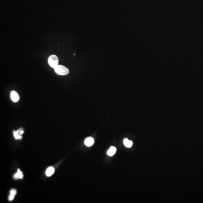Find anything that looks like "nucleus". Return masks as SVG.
I'll return each mask as SVG.
<instances>
[{
	"label": "nucleus",
	"instance_id": "nucleus-4",
	"mask_svg": "<svg viewBox=\"0 0 203 203\" xmlns=\"http://www.w3.org/2000/svg\"><path fill=\"white\" fill-rule=\"evenodd\" d=\"M94 143V140L92 137H89L87 138L85 140L84 143L87 146L90 147L93 145Z\"/></svg>",
	"mask_w": 203,
	"mask_h": 203
},
{
	"label": "nucleus",
	"instance_id": "nucleus-11",
	"mask_svg": "<svg viewBox=\"0 0 203 203\" xmlns=\"http://www.w3.org/2000/svg\"><path fill=\"white\" fill-rule=\"evenodd\" d=\"M24 131L23 130H21V129H19V134L20 135H22V134H24Z\"/></svg>",
	"mask_w": 203,
	"mask_h": 203
},
{
	"label": "nucleus",
	"instance_id": "nucleus-1",
	"mask_svg": "<svg viewBox=\"0 0 203 203\" xmlns=\"http://www.w3.org/2000/svg\"><path fill=\"white\" fill-rule=\"evenodd\" d=\"M54 70L55 73L58 75H67L69 73V70L67 67L61 65H58Z\"/></svg>",
	"mask_w": 203,
	"mask_h": 203
},
{
	"label": "nucleus",
	"instance_id": "nucleus-8",
	"mask_svg": "<svg viewBox=\"0 0 203 203\" xmlns=\"http://www.w3.org/2000/svg\"><path fill=\"white\" fill-rule=\"evenodd\" d=\"M55 172V169L53 167H50L48 168L46 172L47 176H50L52 175Z\"/></svg>",
	"mask_w": 203,
	"mask_h": 203
},
{
	"label": "nucleus",
	"instance_id": "nucleus-9",
	"mask_svg": "<svg viewBox=\"0 0 203 203\" xmlns=\"http://www.w3.org/2000/svg\"><path fill=\"white\" fill-rule=\"evenodd\" d=\"M123 143H124V145L127 148H130L131 147L132 144H133V143L131 141L129 140L127 138H125L123 140Z\"/></svg>",
	"mask_w": 203,
	"mask_h": 203
},
{
	"label": "nucleus",
	"instance_id": "nucleus-2",
	"mask_svg": "<svg viewBox=\"0 0 203 203\" xmlns=\"http://www.w3.org/2000/svg\"><path fill=\"white\" fill-rule=\"evenodd\" d=\"M48 63L50 67L54 69L59 65V60L58 58L56 55H51L49 56L48 59Z\"/></svg>",
	"mask_w": 203,
	"mask_h": 203
},
{
	"label": "nucleus",
	"instance_id": "nucleus-10",
	"mask_svg": "<svg viewBox=\"0 0 203 203\" xmlns=\"http://www.w3.org/2000/svg\"><path fill=\"white\" fill-rule=\"evenodd\" d=\"M14 137L16 140H20L22 139V136L19 134V129L17 131H14L13 132Z\"/></svg>",
	"mask_w": 203,
	"mask_h": 203
},
{
	"label": "nucleus",
	"instance_id": "nucleus-3",
	"mask_svg": "<svg viewBox=\"0 0 203 203\" xmlns=\"http://www.w3.org/2000/svg\"><path fill=\"white\" fill-rule=\"evenodd\" d=\"M10 97L11 100L14 102L16 103L20 100V96L18 92L14 90H12L10 92Z\"/></svg>",
	"mask_w": 203,
	"mask_h": 203
},
{
	"label": "nucleus",
	"instance_id": "nucleus-5",
	"mask_svg": "<svg viewBox=\"0 0 203 203\" xmlns=\"http://www.w3.org/2000/svg\"><path fill=\"white\" fill-rule=\"evenodd\" d=\"M24 176L22 171H20V169L18 170V172L14 174L13 176V178L15 179H22Z\"/></svg>",
	"mask_w": 203,
	"mask_h": 203
},
{
	"label": "nucleus",
	"instance_id": "nucleus-6",
	"mask_svg": "<svg viewBox=\"0 0 203 203\" xmlns=\"http://www.w3.org/2000/svg\"><path fill=\"white\" fill-rule=\"evenodd\" d=\"M116 152V149L114 147H111L109 149L107 152V154L109 156H113Z\"/></svg>",
	"mask_w": 203,
	"mask_h": 203
},
{
	"label": "nucleus",
	"instance_id": "nucleus-7",
	"mask_svg": "<svg viewBox=\"0 0 203 203\" xmlns=\"http://www.w3.org/2000/svg\"><path fill=\"white\" fill-rule=\"evenodd\" d=\"M17 194L16 190L15 189H12L10 191V195L8 197L9 201H13L15 196Z\"/></svg>",
	"mask_w": 203,
	"mask_h": 203
}]
</instances>
